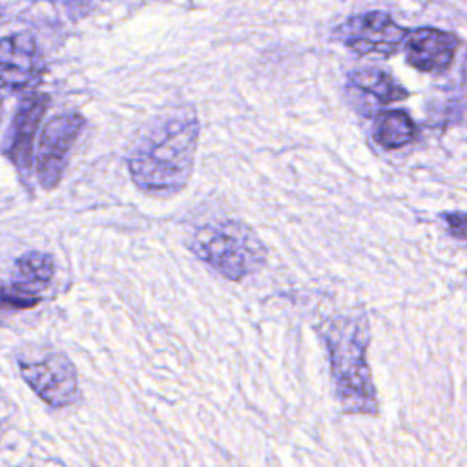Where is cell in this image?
Wrapping results in <instances>:
<instances>
[{"instance_id": "3", "label": "cell", "mask_w": 467, "mask_h": 467, "mask_svg": "<svg viewBox=\"0 0 467 467\" xmlns=\"http://www.w3.org/2000/svg\"><path fill=\"white\" fill-rule=\"evenodd\" d=\"M188 248L228 281H243L266 263V246L259 235L239 221L202 224L192 235Z\"/></svg>"}, {"instance_id": "14", "label": "cell", "mask_w": 467, "mask_h": 467, "mask_svg": "<svg viewBox=\"0 0 467 467\" xmlns=\"http://www.w3.org/2000/svg\"><path fill=\"white\" fill-rule=\"evenodd\" d=\"M447 223V230L451 235L467 241V213L463 212H449L441 215Z\"/></svg>"}, {"instance_id": "2", "label": "cell", "mask_w": 467, "mask_h": 467, "mask_svg": "<svg viewBox=\"0 0 467 467\" xmlns=\"http://www.w3.org/2000/svg\"><path fill=\"white\" fill-rule=\"evenodd\" d=\"M336 396L341 409L348 414H378V398L367 363L370 339L368 319L365 314H347L327 321L321 327Z\"/></svg>"}, {"instance_id": "9", "label": "cell", "mask_w": 467, "mask_h": 467, "mask_svg": "<svg viewBox=\"0 0 467 467\" xmlns=\"http://www.w3.org/2000/svg\"><path fill=\"white\" fill-rule=\"evenodd\" d=\"M49 97L46 93H31L27 95L13 119L11 124V139L5 148L9 161L18 170L20 177L26 179L33 168V140L38 130V124L47 109Z\"/></svg>"}, {"instance_id": "4", "label": "cell", "mask_w": 467, "mask_h": 467, "mask_svg": "<svg viewBox=\"0 0 467 467\" xmlns=\"http://www.w3.org/2000/svg\"><path fill=\"white\" fill-rule=\"evenodd\" d=\"M18 365L22 379L47 405L66 407L77 401V370L66 354L47 352L35 359H20Z\"/></svg>"}, {"instance_id": "5", "label": "cell", "mask_w": 467, "mask_h": 467, "mask_svg": "<svg viewBox=\"0 0 467 467\" xmlns=\"http://www.w3.org/2000/svg\"><path fill=\"white\" fill-rule=\"evenodd\" d=\"M336 36L359 55L390 57L403 47L409 29L398 26L387 13L370 11L345 20L336 29Z\"/></svg>"}, {"instance_id": "11", "label": "cell", "mask_w": 467, "mask_h": 467, "mask_svg": "<svg viewBox=\"0 0 467 467\" xmlns=\"http://www.w3.org/2000/svg\"><path fill=\"white\" fill-rule=\"evenodd\" d=\"M348 80L354 88L372 95L379 104H390L409 97V91L392 75L378 67L354 69Z\"/></svg>"}, {"instance_id": "6", "label": "cell", "mask_w": 467, "mask_h": 467, "mask_svg": "<svg viewBox=\"0 0 467 467\" xmlns=\"http://www.w3.org/2000/svg\"><path fill=\"white\" fill-rule=\"evenodd\" d=\"M82 126L84 119L78 113L58 115L44 126L36 155V177L44 190H51L60 182L71 146Z\"/></svg>"}, {"instance_id": "1", "label": "cell", "mask_w": 467, "mask_h": 467, "mask_svg": "<svg viewBox=\"0 0 467 467\" xmlns=\"http://www.w3.org/2000/svg\"><path fill=\"white\" fill-rule=\"evenodd\" d=\"M197 135L199 124L192 109H177L155 120L130 153L133 182L148 193L181 192L192 177Z\"/></svg>"}, {"instance_id": "12", "label": "cell", "mask_w": 467, "mask_h": 467, "mask_svg": "<svg viewBox=\"0 0 467 467\" xmlns=\"http://www.w3.org/2000/svg\"><path fill=\"white\" fill-rule=\"evenodd\" d=\"M16 270L24 283L31 286H44L55 274V259L44 252H26L16 261Z\"/></svg>"}, {"instance_id": "8", "label": "cell", "mask_w": 467, "mask_h": 467, "mask_svg": "<svg viewBox=\"0 0 467 467\" xmlns=\"http://www.w3.org/2000/svg\"><path fill=\"white\" fill-rule=\"evenodd\" d=\"M2 86L11 91L26 89L42 78L44 66L31 35L16 33L2 40Z\"/></svg>"}, {"instance_id": "13", "label": "cell", "mask_w": 467, "mask_h": 467, "mask_svg": "<svg viewBox=\"0 0 467 467\" xmlns=\"http://www.w3.org/2000/svg\"><path fill=\"white\" fill-rule=\"evenodd\" d=\"M5 305H11L15 308H33L42 301V296L35 292V286L27 283H9L4 285V296Z\"/></svg>"}, {"instance_id": "10", "label": "cell", "mask_w": 467, "mask_h": 467, "mask_svg": "<svg viewBox=\"0 0 467 467\" xmlns=\"http://www.w3.org/2000/svg\"><path fill=\"white\" fill-rule=\"evenodd\" d=\"M416 133H418L416 124L412 122L409 113L403 109H387L378 113L374 119V126H372L374 140L387 150H394L409 144L410 140L416 139Z\"/></svg>"}, {"instance_id": "7", "label": "cell", "mask_w": 467, "mask_h": 467, "mask_svg": "<svg viewBox=\"0 0 467 467\" xmlns=\"http://www.w3.org/2000/svg\"><path fill=\"white\" fill-rule=\"evenodd\" d=\"M460 38L452 31L436 27H420L409 31L403 44L407 62L423 73H443L451 67Z\"/></svg>"}]
</instances>
